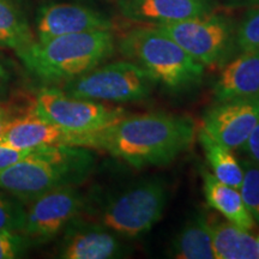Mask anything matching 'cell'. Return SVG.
Returning a JSON list of instances; mask_svg holds the SVG:
<instances>
[{
  "mask_svg": "<svg viewBox=\"0 0 259 259\" xmlns=\"http://www.w3.org/2000/svg\"><path fill=\"white\" fill-rule=\"evenodd\" d=\"M190 118L169 113L126 114L84 141V148L102 149L135 168L167 166L193 143Z\"/></svg>",
  "mask_w": 259,
  "mask_h": 259,
  "instance_id": "6da1fadb",
  "label": "cell"
},
{
  "mask_svg": "<svg viewBox=\"0 0 259 259\" xmlns=\"http://www.w3.org/2000/svg\"><path fill=\"white\" fill-rule=\"evenodd\" d=\"M88 148L53 145L31 150L23 160L0 170V189L23 204L63 186H78L88 179L95 160Z\"/></svg>",
  "mask_w": 259,
  "mask_h": 259,
  "instance_id": "7a4b0ae2",
  "label": "cell"
},
{
  "mask_svg": "<svg viewBox=\"0 0 259 259\" xmlns=\"http://www.w3.org/2000/svg\"><path fill=\"white\" fill-rule=\"evenodd\" d=\"M114 51L112 30H96L35 41L17 56L44 82L66 83L100 66Z\"/></svg>",
  "mask_w": 259,
  "mask_h": 259,
  "instance_id": "3957f363",
  "label": "cell"
},
{
  "mask_svg": "<svg viewBox=\"0 0 259 259\" xmlns=\"http://www.w3.org/2000/svg\"><path fill=\"white\" fill-rule=\"evenodd\" d=\"M118 48L126 59L141 66L155 84L171 92L194 88L202 82L203 65L154 25L130 29L119 38Z\"/></svg>",
  "mask_w": 259,
  "mask_h": 259,
  "instance_id": "277c9868",
  "label": "cell"
},
{
  "mask_svg": "<svg viewBox=\"0 0 259 259\" xmlns=\"http://www.w3.org/2000/svg\"><path fill=\"white\" fill-rule=\"evenodd\" d=\"M168 200L163 180L136 181L108 198L99 211V221L116 235L136 239L162 219Z\"/></svg>",
  "mask_w": 259,
  "mask_h": 259,
  "instance_id": "5b68a950",
  "label": "cell"
},
{
  "mask_svg": "<svg viewBox=\"0 0 259 259\" xmlns=\"http://www.w3.org/2000/svg\"><path fill=\"white\" fill-rule=\"evenodd\" d=\"M30 111L78 138L80 147L87 137L102 131L127 114L122 107L71 96L56 87L38 90Z\"/></svg>",
  "mask_w": 259,
  "mask_h": 259,
  "instance_id": "8992f818",
  "label": "cell"
},
{
  "mask_svg": "<svg viewBox=\"0 0 259 259\" xmlns=\"http://www.w3.org/2000/svg\"><path fill=\"white\" fill-rule=\"evenodd\" d=\"M156 85L151 77L131 60L100 65L89 72L64 83L71 96L105 103L136 102L148 99Z\"/></svg>",
  "mask_w": 259,
  "mask_h": 259,
  "instance_id": "52a82bcc",
  "label": "cell"
},
{
  "mask_svg": "<svg viewBox=\"0 0 259 259\" xmlns=\"http://www.w3.org/2000/svg\"><path fill=\"white\" fill-rule=\"evenodd\" d=\"M204 67L227 61L235 48L236 22L222 12H210L157 27Z\"/></svg>",
  "mask_w": 259,
  "mask_h": 259,
  "instance_id": "ba28073f",
  "label": "cell"
},
{
  "mask_svg": "<svg viewBox=\"0 0 259 259\" xmlns=\"http://www.w3.org/2000/svg\"><path fill=\"white\" fill-rule=\"evenodd\" d=\"M76 187H58L27 204L22 234L29 244L38 245L53 240L73 219L80 215L85 202Z\"/></svg>",
  "mask_w": 259,
  "mask_h": 259,
  "instance_id": "9c48e42d",
  "label": "cell"
},
{
  "mask_svg": "<svg viewBox=\"0 0 259 259\" xmlns=\"http://www.w3.org/2000/svg\"><path fill=\"white\" fill-rule=\"evenodd\" d=\"M259 122V94L215 102L203 116V130L232 150H239Z\"/></svg>",
  "mask_w": 259,
  "mask_h": 259,
  "instance_id": "30bf717a",
  "label": "cell"
},
{
  "mask_svg": "<svg viewBox=\"0 0 259 259\" xmlns=\"http://www.w3.org/2000/svg\"><path fill=\"white\" fill-rule=\"evenodd\" d=\"M114 24L99 10L73 3H48L37 9L35 17L36 41H46L63 35L112 30Z\"/></svg>",
  "mask_w": 259,
  "mask_h": 259,
  "instance_id": "8fae6325",
  "label": "cell"
},
{
  "mask_svg": "<svg viewBox=\"0 0 259 259\" xmlns=\"http://www.w3.org/2000/svg\"><path fill=\"white\" fill-rule=\"evenodd\" d=\"M58 254L64 259L120 258L124 246L115 233L101 223L77 216L65 227Z\"/></svg>",
  "mask_w": 259,
  "mask_h": 259,
  "instance_id": "7c38bea8",
  "label": "cell"
},
{
  "mask_svg": "<svg viewBox=\"0 0 259 259\" xmlns=\"http://www.w3.org/2000/svg\"><path fill=\"white\" fill-rule=\"evenodd\" d=\"M126 19L143 25H167L216 11L219 0H116Z\"/></svg>",
  "mask_w": 259,
  "mask_h": 259,
  "instance_id": "4fadbf2b",
  "label": "cell"
},
{
  "mask_svg": "<svg viewBox=\"0 0 259 259\" xmlns=\"http://www.w3.org/2000/svg\"><path fill=\"white\" fill-rule=\"evenodd\" d=\"M0 143L22 150H35L53 145L80 147L78 138L35 114L30 107L10 124L0 137Z\"/></svg>",
  "mask_w": 259,
  "mask_h": 259,
  "instance_id": "5bb4252c",
  "label": "cell"
},
{
  "mask_svg": "<svg viewBox=\"0 0 259 259\" xmlns=\"http://www.w3.org/2000/svg\"><path fill=\"white\" fill-rule=\"evenodd\" d=\"M259 94V52H240L226 61L212 85L215 102Z\"/></svg>",
  "mask_w": 259,
  "mask_h": 259,
  "instance_id": "9a60e30c",
  "label": "cell"
},
{
  "mask_svg": "<svg viewBox=\"0 0 259 259\" xmlns=\"http://www.w3.org/2000/svg\"><path fill=\"white\" fill-rule=\"evenodd\" d=\"M203 192L210 208L216 210L227 221L244 231L251 232L255 221L246 208L240 191L220 181L209 170L202 169Z\"/></svg>",
  "mask_w": 259,
  "mask_h": 259,
  "instance_id": "2e32d148",
  "label": "cell"
},
{
  "mask_svg": "<svg viewBox=\"0 0 259 259\" xmlns=\"http://www.w3.org/2000/svg\"><path fill=\"white\" fill-rule=\"evenodd\" d=\"M212 248L216 259H258L257 238L229 221L208 215Z\"/></svg>",
  "mask_w": 259,
  "mask_h": 259,
  "instance_id": "e0dca14e",
  "label": "cell"
},
{
  "mask_svg": "<svg viewBox=\"0 0 259 259\" xmlns=\"http://www.w3.org/2000/svg\"><path fill=\"white\" fill-rule=\"evenodd\" d=\"M36 41L29 19L18 0H0V50L16 54Z\"/></svg>",
  "mask_w": 259,
  "mask_h": 259,
  "instance_id": "ac0fdd59",
  "label": "cell"
},
{
  "mask_svg": "<svg viewBox=\"0 0 259 259\" xmlns=\"http://www.w3.org/2000/svg\"><path fill=\"white\" fill-rule=\"evenodd\" d=\"M171 253L180 259L215 258L205 212L196 213L180 229L171 244Z\"/></svg>",
  "mask_w": 259,
  "mask_h": 259,
  "instance_id": "d6986e66",
  "label": "cell"
},
{
  "mask_svg": "<svg viewBox=\"0 0 259 259\" xmlns=\"http://www.w3.org/2000/svg\"><path fill=\"white\" fill-rule=\"evenodd\" d=\"M198 141L213 176L227 185L240 189L244 169L241 162H239L233 154L232 149L219 143L203 128L198 132Z\"/></svg>",
  "mask_w": 259,
  "mask_h": 259,
  "instance_id": "ffe728a7",
  "label": "cell"
},
{
  "mask_svg": "<svg viewBox=\"0 0 259 259\" xmlns=\"http://www.w3.org/2000/svg\"><path fill=\"white\" fill-rule=\"evenodd\" d=\"M235 48L240 52H259V6L248 8L236 24Z\"/></svg>",
  "mask_w": 259,
  "mask_h": 259,
  "instance_id": "44dd1931",
  "label": "cell"
},
{
  "mask_svg": "<svg viewBox=\"0 0 259 259\" xmlns=\"http://www.w3.org/2000/svg\"><path fill=\"white\" fill-rule=\"evenodd\" d=\"M241 166L244 169V178L239 191L246 208L254 221L259 223V166L247 158L241 161Z\"/></svg>",
  "mask_w": 259,
  "mask_h": 259,
  "instance_id": "7402d4cb",
  "label": "cell"
},
{
  "mask_svg": "<svg viewBox=\"0 0 259 259\" xmlns=\"http://www.w3.org/2000/svg\"><path fill=\"white\" fill-rule=\"evenodd\" d=\"M21 200L0 189V231L22 233L25 222V208Z\"/></svg>",
  "mask_w": 259,
  "mask_h": 259,
  "instance_id": "603a6c76",
  "label": "cell"
},
{
  "mask_svg": "<svg viewBox=\"0 0 259 259\" xmlns=\"http://www.w3.org/2000/svg\"><path fill=\"white\" fill-rule=\"evenodd\" d=\"M29 245L30 244L22 233L0 231V259L21 257Z\"/></svg>",
  "mask_w": 259,
  "mask_h": 259,
  "instance_id": "cb8c5ba5",
  "label": "cell"
},
{
  "mask_svg": "<svg viewBox=\"0 0 259 259\" xmlns=\"http://www.w3.org/2000/svg\"><path fill=\"white\" fill-rule=\"evenodd\" d=\"M16 67L11 59L0 52V101L9 96L10 90L16 82Z\"/></svg>",
  "mask_w": 259,
  "mask_h": 259,
  "instance_id": "d4e9b609",
  "label": "cell"
},
{
  "mask_svg": "<svg viewBox=\"0 0 259 259\" xmlns=\"http://www.w3.org/2000/svg\"><path fill=\"white\" fill-rule=\"evenodd\" d=\"M25 112L27 111H24L23 107L17 106L14 102L0 101V137L12 121Z\"/></svg>",
  "mask_w": 259,
  "mask_h": 259,
  "instance_id": "484cf974",
  "label": "cell"
},
{
  "mask_svg": "<svg viewBox=\"0 0 259 259\" xmlns=\"http://www.w3.org/2000/svg\"><path fill=\"white\" fill-rule=\"evenodd\" d=\"M30 151L31 150H22V149H16L0 143V170H4L12 164L17 163L18 161L23 160L27 155L30 154Z\"/></svg>",
  "mask_w": 259,
  "mask_h": 259,
  "instance_id": "4316f807",
  "label": "cell"
},
{
  "mask_svg": "<svg viewBox=\"0 0 259 259\" xmlns=\"http://www.w3.org/2000/svg\"><path fill=\"white\" fill-rule=\"evenodd\" d=\"M240 150L246 155L247 160L259 166V122L251 132L245 144L240 148Z\"/></svg>",
  "mask_w": 259,
  "mask_h": 259,
  "instance_id": "83f0119b",
  "label": "cell"
},
{
  "mask_svg": "<svg viewBox=\"0 0 259 259\" xmlns=\"http://www.w3.org/2000/svg\"><path fill=\"white\" fill-rule=\"evenodd\" d=\"M226 4L231 8H242V6L252 8V6H259V0H227Z\"/></svg>",
  "mask_w": 259,
  "mask_h": 259,
  "instance_id": "f1b7e54d",
  "label": "cell"
},
{
  "mask_svg": "<svg viewBox=\"0 0 259 259\" xmlns=\"http://www.w3.org/2000/svg\"><path fill=\"white\" fill-rule=\"evenodd\" d=\"M257 245H258V252H259V235L257 236Z\"/></svg>",
  "mask_w": 259,
  "mask_h": 259,
  "instance_id": "f546056e",
  "label": "cell"
}]
</instances>
